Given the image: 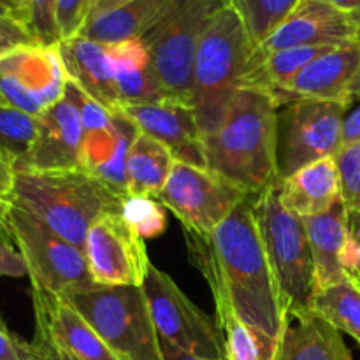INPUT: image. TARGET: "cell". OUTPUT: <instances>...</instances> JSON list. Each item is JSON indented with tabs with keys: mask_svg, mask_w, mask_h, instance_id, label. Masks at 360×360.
<instances>
[{
	"mask_svg": "<svg viewBox=\"0 0 360 360\" xmlns=\"http://www.w3.org/2000/svg\"><path fill=\"white\" fill-rule=\"evenodd\" d=\"M186 234L190 259L213 294L217 322L236 316L281 340L288 315L260 238L253 195L211 234Z\"/></svg>",
	"mask_w": 360,
	"mask_h": 360,
	"instance_id": "obj_1",
	"label": "cell"
},
{
	"mask_svg": "<svg viewBox=\"0 0 360 360\" xmlns=\"http://www.w3.org/2000/svg\"><path fill=\"white\" fill-rule=\"evenodd\" d=\"M207 169L252 195L280 185L278 104L269 94L239 88L224 122L204 137Z\"/></svg>",
	"mask_w": 360,
	"mask_h": 360,
	"instance_id": "obj_2",
	"label": "cell"
},
{
	"mask_svg": "<svg viewBox=\"0 0 360 360\" xmlns=\"http://www.w3.org/2000/svg\"><path fill=\"white\" fill-rule=\"evenodd\" d=\"M122 197L83 169L16 172L13 204L84 250L90 227L102 214L120 211Z\"/></svg>",
	"mask_w": 360,
	"mask_h": 360,
	"instance_id": "obj_3",
	"label": "cell"
},
{
	"mask_svg": "<svg viewBox=\"0 0 360 360\" xmlns=\"http://www.w3.org/2000/svg\"><path fill=\"white\" fill-rule=\"evenodd\" d=\"M245 23L231 6L213 16L197 48L192 70V108L202 137L220 127L253 55Z\"/></svg>",
	"mask_w": 360,
	"mask_h": 360,
	"instance_id": "obj_4",
	"label": "cell"
},
{
	"mask_svg": "<svg viewBox=\"0 0 360 360\" xmlns=\"http://www.w3.org/2000/svg\"><path fill=\"white\" fill-rule=\"evenodd\" d=\"M253 211L288 319L309 315L316 278L304 221L281 204L278 185L253 195Z\"/></svg>",
	"mask_w": 360,
	"mask_h": 360,
	"instance_id": "obj_5",
	"label": "cell"
},
{
	"mask_svg": "<svg viewBox=\"0 0 360 360\" xmlns=\"http://www.w3.org/2000/svg\"><path fill=\"white\" fill-rule=\"evenodd\" d=\"M7 229L27 264L32 290L69 299L98 287L91 278L84 250L60 238L14 204L7 213Z\"/></svg>",
	"mask_w": 360,
	"mask_h": 360,
	"instance_id": "obj_6",
	"label": "cell"
},
{
	"mask_svg": "<svg viewBox=\"0 0 360 360\" xmlns=\"http://www.w3.org/2000/svg\"><path fill=\"white\" fill-rule=\"evenodd\" d=\"M229 0H178L167 16L141 41L169 101L192 108V70L207 25Z\"/></svg>",
	"mask_w": 360,
	"mask_h": 360,
	"instance_id": "obj_7",
	"label": "cell"
},
{
	"mask_svg": "<svg viewBox=\"0 0 360 360\" xmlns=\"http://www.w3.org/2000/svg\"><path fill=\"white\" fill-rule=\"evenodd\" d=\"M67 301L120 360H164L143 287H97Z\"/></svg>",
	"mask_w": 360,
	"mask_h": 360,
	"instance_id": "obj_8",
	"label": "cell"
},
{
	"mask_svg": "<svg viewBox=\"0 0 360 360\" xmlns=\"http://www.w3.org/2000/svg\"><path fill=\"white\" fill-rule=\"evenodd\" d=\"M348 105L323 101H292L278 108L280 181L304 165L336 157L343 146Z\"/></svg>",
	"mask_w": 360,
	"mask_h": 360,
	"instance_id": "obj_9",
	"label": "cell"
},
{
	"mask_svg": "<svg viewBox=\"0 0 360 360\" xmlns=\"http://www.w3.org/2000/svg\"><path fill=\"white\" fill-rule=\"evenodd\" d=\"M143 292L160 340L195 357L225 359L218 323L200 311L167 273L151 264Z\"/></svg>",
	"mask_w": 360,
	"mask_h": 360,
	"instance_id": "obj_10",
	"label": "cell"
},
{
	"mask_svg": "<svg viewBox=\"0 0 360 360\" xmlns=\"http://www.w3.org/2000/svg\"><path fill=\"white\" fill-rule=\"evenodd\" d=\"M250 195L207 167L176 162L158 200L185 225L186 232L207 236Z\"/></svg>",
	"mask_w": 360,
	"mask_h": 360,
	"instance_id": "obj_11",
	"label": "cell"
},
{
	"mask_svg": "<svg viewBox=\"0 0 360 360\" xmlns=\"http://www.w3.org/2000/svg\"><path fill=\"white\" fill-rule=\"evenodd\" d=\"M67 76L56 46H27L0 58V91L13 108L32 116H41L46 109L65 95Z\"/></svg>",
	"mask_w": 360,
	"mask_h": 360,
	"instance_id": "obj_12",
	"label": "cell"
},
{
	"mask_svg": "<svg viewBox=\"0 0 360 360\" xmlns=\"http://www.w3.org/2000/svg\"><path fill=\"white\" fill-rule=\"evenodd\" d=\"M84 255L98 287H143L151 266L144 241L120 211L102 214L94 221L84 243Z\"/></svg>",
	"mask_w": 360,
	"mask_h": 360,
	"instance_id": "obj_13",
	"label": "cell"
},
{
	"mask_svg": "<svg viewBox=\"0 0 360 360\" xmlns=\"http://www.w3.org/2000/svg\"><path fill=\"white\" fill-rule=\"evenodd\" d=\"M360 41L357 16L326 2L299 0L295 9L257 46L250 60H259L271 53L304 46H345Z\"/></svg>",
	"mask_w": 360,
	"mask_h": 360,
	"instance_id": "obj_14",
	"label": "cell"
},
{
	"mask_svg": "<svg viewBox=\"0 0 360 360\" xmlns=\"http://www.w3.org/2000/svg\"><path fill=\"white\" fill-rule=\"evenodd\" d=\"M360 84V41L338 46L306 65L276 95L278 108L292 101L338 102L350 108Z\"/></svg>",
	"mask_w": 360,
	"mask_h": 360,
	"instance_id": "obj_15",
	"label": "cell"
},
{
	"mask_svg": "<svg viewBox=\"0 0 360 360\" xmlns=\"http://www.w3.org/2000/svg\"><path fill=\"white\" fill-rule=\"evenodd\" d=\"M35 322L53 347L67 360H120L91 323L58 295L32 290Z\"/></svg>",
	"mask_w": 360,
	"mask_h": 360,
	"instance_id": "obj_16",
	"label": "cell"
},
{
	"mask_svg": "<svg viewBox=\"0 0 360 360\" xmlns=\"http://www.w3.org/2000/svg\"><path fill=\"white\" fill-rule=\"evenodd\" d=\"M83 123L76 104L67 95L39 116L37 137L20 171H74L81 167Z\"/></svg>",
	"mask_w": 360,
	"mask_h": 360,
	"instance_id": "obj_17",
	"label": "cell"
},
{
	"mask_svg": "<svg viewBox=\"0 0 360 360\" xmlns=\"http://www.w3.org/2000/svg\"><path fill=\"white\" fill-rule=\"evenodd\" d=\"M127 116L141 132L155 137L171 150L176 162L207 167L204 137L193 108L178 101H162L153 104L127 105Z\"/></svg>",
	"mask_w": 360,
	"mask_h": 360,
	"instance_id": "obj_18",
	"label": "cell"
},
{
	"mask_svg": "<svg viewBox=\"0 0 360 360\" xmlns=\"http://www.w3.org/2000/svg\"><path fill=\"white\" fill-rule=\"evenodd\" d=\"M56 49L67 79L111 112L123 111L115 84L109 44L77 35L58 42Z\"/></svg>",
	"mask_w": 360,
	"mask_h": 360,
	"instance_id": "obj_19",
	"label": "cell"
},
{
	"mask_svg": "<svg viewBox=\"0 0 360 360\" xmlns=\"http://www.w3.org/2000/svg\"><path fill=\"white\" fill-rule=\"evenodd\" d=\"M141 130L125 112H115L112 129L97 134H84L81 167L97 178L111 192L125 199L127 188V157L134 139Z\"/></svg>",
	"mask_w": 360,
	"mask_h": 360,
	"instance_id": "obj_20",
	"label": "cell"
},
{
	"mask_svg": "<svg viewBox=\"0 0 360 360\" xmlns=\"http://www.w3.org/2000/svg\"><path fill=\"white\" fill-rule=\"evenodd\" d=\"M281 204L301 218L329 211L341 200L340 174L334 157L304 165L278 185Z\"/></svg>",
	"mask_w": 360,
	"mask_h": 360,
	"instance_id": "obj_21",
	"label": "cell"
},
{
	"mask_svg": "<svg viewBox=\"0 0 360 360\" xmlns=\"http://www.w3.org/2000/svg\"><path fill=\"white\" fill-rule=\"evenodd\" d=\"M302 221L315 262L316 292L340 283L347 278L341 266V253L350 236L348 211L343 200H340L326 213L306 217L302 218Z\"/></svg>",
	"mask_w": 360,
	"mask_h": 360,
	"instance_id": "obj_22",
	"label": "cell"
},
{
	"mask_svg": "<svg viewBox=\"0 0 360 360\" xmlns=\"http://www.w3.org/2000/svg\"><path fill=\"white\" fill-rule=\"evenodd\" d=\"M176 2L178 0H129L116 9L90 18L79 35L104 44L143 39L167 16Z\"/></svg>",
	"mask_w": 360,
	"mask_h": 360,
	"instance_id": "obj_23",
	"label": "cell"
},
{
	"mask_svg": "<svg viewBox=\"0 0 360 360\" xmlns=\"http://www.w3.org/2000/svg\"><path fill=\"white\" fill-rule=\"evenodd\" d=\"M115 84L122 108L167 101L153 69L150 55L141 39L109 44Z\"/></svg>",
	"mask_w": 360,
	"mask_h": 360,
	"instance_id": "obj_24",
	"label": "cell"
},
{
	"mask_svg": "<svg viewBox=\"0 0 360 360\" xmlns=\"http://www.w3.org/2000/svg\"><path fill=\"white\" fill-rule=\"evenodd\" d=\"M278 360H354L343 336L315 313L288 319Z\"/></svg>",
	"mask_w": 360,
	"mask_h": 360,
	"instance_id": "obj_25",
	"label": "cell"
},
{
	"mask_svg": "<svg viewBox=\"0 0 360 360\" xmlns=\"http://www.w3.org/2000/svg\"><path fill=\"white\" fill-rule=\"evenodd\" d=\"M176 158L165 144L139 132L127 157V188L129 195L158 199L164 190Z\"/></svg>",
	"mask_w": 360,
	"mask_h": 360,
	"instance_id": "obj_26",
	"label": "cell"
},
{
	"mask_svg": "<svg viewBox=\"0 0 360 360\" xmlns=\"http://www.w3.org/2000/svg\"><path fill=\"white\" fill-rule=\"evenodd\" d=\"M333 48L338 46H304L281 49L259 60H250L239 81V88H253L274 97L306 65Z\"/></svg>",
	"mask_w": 360,
	"mask_h": 360,
	"instance_id": "obj_27",
	"label": "cell"
},
{
	"mask_svg": "<svg viewBox=\"0 0 360 360\" xmlns=\"http://www.w3.org/2000/svg\"><path fill=\"white\" fill-rule=\"evenodd\" d=\"M311 313L360 345V283L350 276L316 292Z\"/></svg>",
	"mask_w": 360,
	"mask_h": 360,
	"instance_id": "obj_28",
	"label": "cell"
},
{
	"mask_svg": "<svg viewBox=\"0 0 360 360\" xmlns=\"http://www.w3.org/2000/svg\"><path fill=\"white\" fill-rule=\"evenodd\" d=\"M224 338V350L227 360H278L281 340L269 336L264 330L236 319L217 322Z\"/></svg>",
	"mask_w": 360,
	"mask_h": 360,
	"instance_id": "obj_29",
	"label": "cell"
},
{
	"mask_svg": "<svg viewBox=\"0 0 360 360\" xmlns=\"http://www.w3.org/2000/svg\"><path fill=\"white\" fill-rule=\"evenodd\" d=\"M39 118L9 104L0 105V155L20 169L37 137Z\"/></svg>",
	"mask_w": 360,
	"mask_h": 360,
	"instance_id": "obj_30",
	"label": "cell"
},
{
	"mask_svg": "<svg viewBox=\"0 0 360 360\" xmlns=\"http://www.w3.org/2000/svg\"><path fill=\"white\" fill-rule=\"evenodd\" d=\"M297 4L299 0H229L245 23L253 48L262 44Z\"/></svg>",
	"mask_w": 360,
	"mask_h": 360,
	"instance_id": "obj_31",
	"label": "cell"
},
{
	"mask_svg": "<svg viewBox=\"0 0 360 360\" xmlns=\"http://www.w3.org/2000/svg\"><path fill=\"white\" fill-rule=\"evenodd\" d=\"M120 214L141 239H155L167 229V214L162 202L153 197L127 195L122 200Z\"/></svg>",
	"mask_w": 360,
	"mask_h": 360,
	"instance_id": "obj_32",
	"label": "cell"
},
{
	"mask_svg": "<svg viewBox=\"0 0 360 360\" xmlns=\"http://www.w3.org/2000/svg\"><path fill=\"white\" fill-rule=\"evenodd\" d=\"M340 174L341 200L348 214L360 211V143L345 144L334 157Z\"/></svg>",
	"mask_w": 360,
	"mask_h": 360,
	"instance_id": "obj_33",
	"label": "cell"
},
{
	"mask_svg": "<svg viewBox=\"0 0 360 360\" xmlns=\"http://www.w3.org/2000/svg\"><path fill=\"white\" fill-rule=\"evenodd\" d=\"M56 2L58 0H28L25 27L39 46L51 48L60 42L56 27Z\"/></svg>",
	"mask_w": 360,
	"mask_h": 360,
	"instance_id": "obj_34",
	"label": "cell"
},
{
	"mask_svg": "<svg viewBox=\"0 0 360 360\" xmlns=\"http://www.w3.org/2000/svg\"><path fill=\"white\" fill-rule=\"evenodd\" d=\"M94 0H58L56 2V27L60 42L77 37L91 14Z\"/></svg>",
	"mask_w": 360,
	"mask_h": 360,
	"instance_id": "obj_35",
	"label": "cell"
},
{
	"mask_svg": "<svg viewBox=\"0 0 360 360\" xmlns=\"http://www.w3.org/2000/svg\"><path fill=\"white\" fill-rule=\"evenodd\" d=\"M37 42L21 21L13 16H0V58L16 49L34 46Z\"/></svg>",
	"mask_w": 360,
	"mask_h": 360,
	"instance_id": "obj_36",
	"label": "cell"
},
{
	"mask_svg": "<svg viewBox=\"0 0 360 360\" xmlns=\"http://www.w3.org/2000/svg\"><path fill=\"white\" fill-rule=\"evenodd\" d=\"M14 181H16V169L0 155V225L7 232H9V229H7V213H9V207L13 206Z\"/></svg>",
	"mask_w": 360,
	"mask_h": 360,
	"instance_id": "obj_37",
	"label": "cell"
},
{
	"mask_svg": "<svg viewBox=\"0 0 360 360\" xmlns=\"http://www.w3.org/2000/svg\"><path fill=\"white\" fill-rule=\"evenodd\" d=\"M20 278L28 276L27 264L23 257L18 252V248H13L9 241L0 239V278Z\"/></svg>",
	"mask_w": 360,
	"mask_h": 360,
	"instance_id": "obj_38",
	"label": "cell"
},
{
	"mask_svg": "<svg viewBox=\"0 0 360 360\" xmlns=\"http://www.w3.org/2000/svg\"><path fill=\"white\" fill-rule=\"evenodd\" d=\"M0 360H27V343L11 334L0 322Z\"/></svg>",
	"mask_w": 360,
	"mask_h": 360,
	"instance_id": "obj_39",
	"label": "cell"
},
{
	"mask_svg": "<svg viewBox=\"0 0 360 360\" xmlns=\"http://www.w3.org/2000/svg\"><path fill=\"white\" fill-rule=\"evenodd\" d=\"M27 360H67L51 345V341L42 333L35 330L32 343H27Z\"/></svg>",
	"mask_w": 360,
	"mask_h": 360,
	"instance_id": "obj_40",
	"label": "cell"
},
{
	"mask_svg": "<svg viewBox=\"0 0 360 360\" xmlns=\"http://www.w3.org/2000/svg\"><path fill=\"white\" fill-rule=\"evenodd\" d=\"M360 143V102L357 108L347 111L343 120V146Z\"/></svg>",
	"mask_w": 360,
	"mask_h": 360,
	"instance_id": "obj_41",
	"label": "cell"
},
{
	"mask_svg": "<svg viewBox=\"0 0 360 360\" xmlns=\"http://www.w3.org/2000/svg\"><path fill=\"white\" fill-rule=\"evenodd\" d=\"M160 348H162V355H164V360H227V359H202V357H195V355H190L186 352L179 350V348L172 347L171 343L167 341L160 340Z\"/></svg>",
	"mask_w": 360,
	"mask_h": 360,
	"instance_id": "obj_42",
	"label": "cell"
},
{
	"mask_svg": "<svg viewBox=\"0 0 360 360\" xmlns=\"http://www.w3.org/2000/svg\"><path fill=\"white\" fill-rule=\"evenodd\" d=\"M0 6L6 9V13L9 16H13L14 20L21 21L25 25V14H27V6L28 0H0Z\"/></svg>",
	"mask_w": 360,
	"mask_h": 360,
	"instance_id": "obj_43",
	"label": "cell"
},
{
	"mask_svg": "<svg viewBox=\"0 0 360 360\" xmlns=\"http://www.w3.org/2000/svg\"><path fill=\"white\" fill-rule=\"evenodd\" d=\"M127 2H129V0H94V4H91L90 18L105 13V11L116 9V7L123 6V4H127Z\"/></svg>",
	"mask_w": 360,
	"mask_h": 360,
	"instance_id": "obj_44",
	"label": "cell"
},
{
	"mask_svg": "<svg viewBox=\"0 0 360 360\" xmlns=\"http://www.w3.org/2000/svg\"><path fill=\"white\" fill-rule=\"evenodd\" d=\"M326 2L333 4V6L354 14V16H357V20L360 21V0H326Z\"/></svg>",
	"mask_w": 360,
	"mask_h": 360,
	"instance_id": "obj_45",
	"label": "cell"
},
{
	"mask_svg": "<svg viewBox=\"0 0 360 360\" xmlns=\"http://www.w3.org/2000/svg\"><path fill=\"white\" fill-rule=\"evenodd\" d=\"M348 227H350L352 238L360 243V211L359 213L348 214Z\"/></svg>",
	"mask_w": 360,
	"mask_h": 360,
	"instance_id": "obj_46",
	"label": "cell"
},
{
	"mask_svg": "<svg viewBox=\"0 0 360 360\" xmlns=\"http://www.w3.org/2000/svg\"><path fill=\"white\" fill-rule=\"evenodd\" d=\"M0 236H2L4 239H7V241H13V239H11V236H9V232H7L6 229L2 227V225H0Z\"/></svg>",
	"mask_w": 360,
	"mask_h": 360,
	"instance_id": "obj_47",
	"label": "cell"
},
{
	"mask_svg": "<svg viewBox=\"0 0 360 360\" xmlns=\"http://www.w3.org/2000/svg\"><path fill=\"white\" fill-rule=\"evenodd\" d=\"M0 16H9V14L6 13V9H4L2 6H0Z\"/></svg>",
	"mask_w": 360,
	"mask_h": 360,
	"instance_id": "obj_48",
	"label": "cell"
},
{
	"mask_svg": "<svg viewBox=\"0 0 360 360\" xmlns=\"http://www.w3.org/2000/svg\"><path fill=\"white\" fill-rule=\"evenodd\" d=\"M2 104H7V102H6V98H4L2 91H0V105H2Z\"/></svg>",
	"mask_w": 360,
	"mask_h": 360,
	"instance_id": "obj_49",
	"label": "cell"
},
{
	"mask_svg": "<svg viewBox=\"0 0 360 360\" xmlns=\"http://www.w3.org/2000/svg\"><path fill=\"white\" fill-rule=\"evenodd\" d=\"M357 101H360V84H359V91H357Z\"/></svg>",
	"mask_w": 360,
	"mask_h": 360,
	"instance_id": "obj_50",
	"label": "cell"
},
{
	"mask_svg": "<svg viewBox=\"0 0 360 360\" xmlns=\"http://www.w3.org/2000/svg\"><path fill=\"white\" fill-rule=\"evenodd\" d=\"M0 239H4V238H2V236H0ZM6 241H7V239H6Z\"/></svg>",
	"mask_w": 360,
	"mask_h": 360,
	"instance_id": "obj_51",
	"label": "cell"
}]
</instances>
